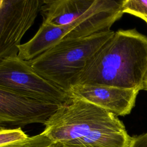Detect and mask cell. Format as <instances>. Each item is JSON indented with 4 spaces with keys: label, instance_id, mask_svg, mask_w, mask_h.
Instances as JSON below:
<instances>
[{
    "label": "cell",
    "instance_id": "obj_6",
    "mask_svg": "<svg viewBox=\"0 0 147 147\" xmlns=\"http://www.w3.org/2000/svg\"><path fill=\"white\" fill-rule=\"evenodd\" d=\"M43 0H0V61L18 56V47L34 24Z\"/></svg>",
    "mask_w": 147,
    "mask_h": 147
},
{
    "label": "cell",
    "instance_id": "obj_8",
    "mask_svg": "<svg viewBox=\"0 0 147 147\" xmlns=\"http://www.w3.org/2000/svg\"><path fill=\"white\" fill-rule=\"evenodd\" d=\"M139 91L134 89L91 84H76L68 91L70 97L90 102L116 116L130 113Z\"/></svg>",
    "mask_w": 147,
    "mask_h": 147
},
{
    "label": "cell",
    "instance_id": "obj_11",
    "mask_svg": "<svg viewBox=\"0 0 147 147\" xmlns=\"http://www.w3.org/2000/svg\"><path fill=\"white\" fill-rule=\"evenodd\" d=\"M53 142L43 133L29 137L27 139L0 146V147H49Z\"/></svg>",
    "mask_w": 147,
    "mask_h": 147
},
{
    "label": "cell",
    "instance_id": "obj_2",
    "mask_svg": "<svg viewBox=\"0 0 147 147\" xmlns=\"http://www.w3.org/2000/svg\"><path fill=\"white\" fill-rule=\"evenodd\" d=\"M147 72V37L136 29L115 32L89 59L76 84L144 90Z\"/></svg>",
    "mask_w": 147,
    "mask_h": 147
},
{
    "label": "cell",
    "instance_id": "obj_3",
    "mask_svg": "<svg viewBox=\"0 0 147 147\" xmlns=\"http://www.w3.org/2000/svg\"><path fill=\"white\" fill-rule=\"evenodd\" d=\"M114 33L110 30L63 40L29 64L40 76L68 93L89 59Z\"/></svg>",
    "mask_w": 147,
    "mask_h": 147
},
{
    "label": "cell",
    "instance_id": "obj_12",
    "mask_svg": "<svg viewBox=\"0 0 147 147\" xmlns=\"http://www.w3.org/2000/svg\"><path fill=\"white\" fill-rule=\"evenodd\" d=\"M28 137L21 127H0V146L21 141Z\"/></svg>",
    "mask_w": 147,
    "mask_h": 147
},
{
    "label": "cell",
    "instance_id": "obj_14",
    "mask_svg": "<svg viewBox=\"0 0 147 147\" xmlns=\"http://www.w3.org/2000/svg\"><path fill=\"white\" fill-rule=\"evenodd\" d=\"M49 147H85V146L69 145V144H63L61 142H53L52 144Z\"/></svg>",
    "mask_w": 147,
    "mask_h": 147
},
{
    "label": "cell",
    "instance_id": "obj_5",
    "mask_svg": "<svg viewBox=\"0 0 147 147\" xmlns=\"http://www.w3.org/2000/svg\"><path fill=\"white\" fill-rule=\"evenodd\" d=\"M0 88L45 102L63 105L71 99L68 93L42 78L28 61L18 56L0 61Z\"/></svg>",
    "mask_w": 147,
    "mask_h": 147
},
{
    "label": "cell",
    "instance_id": "obj_4",
    "mask_svg": "<svg viewBox=\"0 0 147 147\" xmlns=\"http://www.w3.org/2000/svg\"><path fill=\"white\" fill-rule=\"evenodd\" d=\"M123 1L110 0L103 8L80 17L68 25L54 26L41 24L35 35L18 47V56L29 61L63 40L89 36L110 30V28L123 15Z\"/></svg>",
    "mask_w": 147,
    "mask_h": 147
},
{
    "label": "cell",
    "instance_id": "obj_10",
    "mask_svg": "<svg viewBox=\"0 0 147 147\" xmlns=\"http://www.w3.org/2000/svg\"><path fill=\"white\" fill-rule=\"evenodd\" d=\"M121 9L123 13L139 17L147 24V0H124Z\"/></svg>",
    "mask_w": 147,
    "mask_h": 147
},
{
    "label": "cell",
    "instance_id": "obj_1",
    "mask_svg": "<svg viewBox=\"0 0 147 147\" xmlns=\"http://www.w3.org/2000/svg\"><path fill=\"white\" fill-rule=\"evenodd\" d=\"M42 131L53 142L85 147H129L133 140L117 116L71 97L50 116Z\"/></svg>",
    "mask_w": 147,
    "mask_h": 147
},
{
    "label": "cell",
    "instance_id": "obj_15",
    "mask_svg": "<svg viewBox=\"0 0 147 147\" xmlns=\"http://www.w3.org/2000/svg\"><path fill=\"white\" fill-rule=\"evenodd\" d=\"M144 90H147V72L146 74V76L145 78V81H144Z\"/></svg>",
    "mask_w": 147,
    "mask_h": 147
},
{
    "label": "cell",
    "instance_id": "obj_9",
    "mask_svg": "<svg viewBox=\"0 0 147 147\" xmlns=\"http://www.w3.org/2000/svg\"><path fill=\"white\" fill-rule=\"evenodd\" d=\"M110 0H43L42 23L54 26L68 25L80 17L99 10Z\"/></svg>",
    "mask_w": 147,
    "mask_h": 147
},
{
    "label": "cell",
    "instance_id": "obj_7",
    "mask_svg": "<svg viewBox=\"0 0 147 147\" xmlns=\"http://www.w3.org/2000/svg\"><path fill=\"white\" fill-rule=\"evenodd\" d=\"M62 105L30 98L0 88V127L44 124Z\"/></svg>",
    "mask_w": 147,
    "mask_h": 147
},
{
    "label": "cell",
    "instance_id": "obj_13",
    "mask_svg": "<svg viewBox=\"0 0 147 147\" xmlns=\"http://www.w3.org/2000/svg\"><path fill=\"white\" fill-rule=\"evenodd\" d=\"M129 147H147V132L133 137Z\"/></svg>",
    "mask_w": 147,
    "mask_h": 147
}]
</instances>
